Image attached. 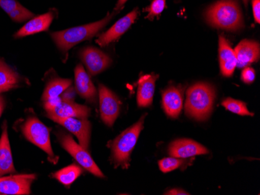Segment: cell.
Returning <instances> with one entry per match:
<instances>
[{
	"instance_id": "obj_1",
	"label": "cell",
	"mask_w": 260,
	"mask_h": 195,
	"mask_svg": "<svg viewBox=\"0 0 260 195\" xmlns=\"http://www.w3.org/2000/svg\"><path fill=\"white\" fill-rule=\"evenodd\" d=\"M206 20L212 27L238 31L244 27L243 17L236 0H219L206 11Z\"/></svg>"
},
{
	"instance_id": "obj_2",
	"label": "cell",
	"mask_w": 260,
	"mask_h": 195,
	"mask_svg": "<svg viewBox=\"0 0 260 195\" xmlns=\"http://www.w3.org/2000/svg\"><path fill=\"white\" fill-rule=\"evenodd\" d=\"M215 97L213 86L206 83L194 84L187 91L185 113L197 121L207 120L213 110Z\"/></svg>"
},
{
	"instance_id": "obj_3",
	"label": "cell",
	"mask_w": 260,
	"mask_h": 195,
	"mask_svg": "<svg viewBox=\"0 0 260 195\" xmlns=\"http://www.w3.org/2000/svg\"><path fill=\"white\" fill-rule=\"evenodd\" d=\"M146 116V114L142 116L137 123L122 132L108 145L111 148V158L115 167L121 166L122 168L127 169L129 167L130 155L137 144L140 132L144 129Z\"/></svg>"
},
{
	"instance_id": "obj_4",
	"label": "cell",
	"mask_w": 260,
	"mask_h": 195,
	"mask_svg": "<svg viewBox=\"0 0 260 195\" xmlns=\"http://www.w3.org/2000/svg\"><path fill=\"white\" fill-rule=\"evenodd\" d=\"M112 17L113 14H109L100 21L73 27L62 31L54 32L51 33V36L61 52L67 53L71 48L77 44L83 41L88 40L95 35L98 32L100 31L109 23Z\"/></svg>"
},
{
	"instance_id": "obj_5",
	"label": "cell",
	"mask_w": 260,
	"mask_h": 195,
	"mask_svg": "<svg viewBox=\"0 0 260 195\" xmlns=\"http://www.w3.org/2000/svg\"><path fill=\"white\" fill-rule=\"evenodd\" d=\"M22 132L27 140L42 148L49 155V160L56 164L58 158L52 150L50 140V129L37 118H28L20 126Z\"/></svg>"
},
{
	"instance_id": "obj_6",
	"label": "cell",
	"mask_w": 260,
	"mask_h": 195,
	"mask_svg": "<svg viewBox=\"0 0 260 195\" xmlns=\"http://www.w3.org/2000/svg\"><path fill=\"white\" fill-rule=\"evenodd\" d=\"M56 135L58 137V142L61 144L62 148L72 155L82 167H84L85 170L96 177H105L103 173L101 171L90 154L87 152V149L77 144L71 135L62 131H59Z\"/></svg>"
},
{
	"instance_id": "obj_7",
	"label": "cell",
	"mask_w": 260,
	"mask_h": 195,
	"mask_svg": "<svg viewBox=\"0 0 260 195\" xmlns=\"http://www.w3.org/2000/svg\"><path fill=\"white\" fill-rule=\"evenodd\" d=\"M44 107L47 112V117L52 119H65L69 118L87 119L90 114V109L87 106L80 105L74 100L59 98L51 103H45Z\"/></svg>"
},
{
	"instance_id": "obj_8",
	"label": "cell",
	"mask_w": 260,
	"mask_h": 195,
	"mask_svg": "<svg viewBox=\"0 0 260 195\" xmlns=\"http://www.w3.org/2000/svg\"><path fill=\"white\" fill-rule=\"evenodd\" d=\"M99 104L102 121L105 125L112 127L120 112V100L109 88L100 84Z\"/></svg>"
},
{
	"instance_id": "obj_9",
	"label": "cell",
	"mask_w": 260,
	"mask_h": 195,
	"mask_svg": "<svg viewBox=\"0 0 260 195\" xmlns=\"http://www.w3.org/2000/svg\"><path fill=\"white\" fill-rule=\"evenodd\" d=\"M35 174H20L0 177V194H30Z\"/></svg>"
},
{
	"instance_id": "obj_10",
	"label": "cell",
	"mask_w": 260,
	"mask_h": 195,
	"mask_svg": "<svg viewBox=\"0 0 260 195\" xmlns=\"http://www.w3.org/2000/svg\"><path fill=\"white\" fill-rule=\"evenodd\" d=\"M80 58L87 66L90 75H96L103 72L112 62L109 55L93 47L83 49L80 52Z\"/></svg>"
},
{
	"instance_id": "obj_11",
	"label": "cell",
	"mask_w": 260,
	"mask_h": 195,
	"mask_svg": "<svg viewBox=\"0 0 260 195\" xmlns=\"http://www.w3.org/2000/svg\"><path fill=\"white\" fill-rule=\"evenodd\" d=\"M54 122L62 125L64 128L72 132L77 136L83 148L87 149L90 142V129L91 125L87 119L78 118H69L65 119H55Z\"/></svg>"
},
{
	"instance_id": "obj_12",
	"label": "cell",
	"mask_w": 260,
	"mask_h": 195,
	"mask_svg": "<svg viewBox=\"0 0 260 195\" xmlns=\"http://www.w3.org/2000/svg\"><path fill=\"white\" fill-rule=\"evenodd\" d=\"M138 14V9L136 8L135 10H133L132 12H130L129 14L118 20L109 30L99 36L96 42L100 45L101 47H105L114 41L117 40L133 25L136 19L137 18Z\"/></svg>"
},
{
	"instance_id": "obj_13",
	"label": "cell",
	"mask_w": 260,
	"mask_h": 195,
	"mask_svg": "<svg viewBox=\"0 0 260 195\" xmlns=\"http://www.w3.org/2000/svg\"><path fill=\"white\" fill-rule=\"evenodd\" d=\"M209 151L206 147L191 139H178L171 143L169 148V154L171 157L185 159L204 155Z\"/></svg>"
},
{
	"instance_id": "obj_14",
	"label": "cell",
	"mask_w": 260,
	"mask_h": 195,
	"mask_svg": "<svg viewBox=\"0 0 260 195\" xmlns=\"http://www.w3.org/2000/svg\"><path fill=\"white\" fill-rule=\"evenodd\" d=\"M162 104L165 113L172 119H177L182 111L183 90L180 87H169L162 94Z\"/></svg>"
},
{
	"instance_id": "obj_15",
	"label": "cell",
	"mask_w": 260,
	"mask_h": 195,
	"mask_svg": "<svg viewBox=\"0 0 260 195\" xmlns=\"http://www.w3.org/2000/svg\"><path fill=\"white\" fill-rule=\"evenodd\" d=\"M234 51L239 68L246 67L259 59V44L254 41H242Z\"/></svg>"
},
{
	"instance_id": "obj_16",
	"label": "cell",
	"mask_w": 260,
	"mask_h": 195,
	"mask_svg": "<svg viewBox=\"0 0 260 195\" xmlns=\"http://www.w3.org/2000/svg\"><path fill=\"white\" fill-rule=\"evenodd\" d=\"M219 59L222 75L232 76L237 66V59L229 41L223 36L219 38Z\"/></svg>"
},
{
	"instance_id": "obj_17",
	"label": "cell",
	"mask_w": 260,
	"mask_h": 195,
	"mask_svg": "<svg viewBox=\"0 0 260 195\" xmlns=\"http://www.w3.org/2000/svg\"><path fill=\"white\" fill-rule=\"evenodd\" d=\"M75 84L76 90L80 97L90 103H95L97 90L81 64H79L75 68Z\"/></svg>"
},
{
	"instance_id": "obj_18",
	"label": "cell",
	"mask_w": 260,
	"mask_h": 195,
	"mask_svg": "<svg viewBox=\"0 0 260 195\" xmlns=\"http://www.w3.org/2000/svg\"><path fill=\"white\" fill-rule=\"evenodd\" d=\"M159 75L155 74H148L140 77L137 97L139 107H147L151 105L155 90V83Z\"/></svg>"
},
{
	"instance_id": "obj_19",
	"label": "cell",
	"mask_w": 260,
	"mask_h": 195,
	"mask_svg": "<svg viewBox=\"0 0 260 195\" xmlns=\"http://www.w3.org/2000/svg\"><path fill=\"white\" fill-rule=\"evenodd\" d=\"M2 129V135L0 138V177L15 172L6 121L3 124Z\"/></svg>"
},
{
	"instance_id": "obj_20",
	"label": "cell",
	"mask_w": 260,
	"mask_h": 195,
	"mask_svg": "<svg viewBox=\"0 0 260 195\" xmlns=\"http://www.w3.org/2000/svg\"><path fill=\"white\" fill-rule=\"evenodd\" d=\"M52 20H53V14L52 13H47L43 15L35 17L27 22L25 25L19 30L14 37H25V36L32 35L35 33L47 30L52 24Z\"/></svg>"
},
{
	"instance_id": "obj_21",
	"label": "cell",
	"mask_w": 260,
	"mask_h": 195,
	"mask_svg": "<svg viewBox=\"0 0 260 195\" xmlns=\"http://www.w3.org/2000/svg\"><path fill=\"white\" fill-rule=\"evenodd\" d=\"M71 84L72 81L68 79H55L51 80L47 85L42 95V101L44 104L58 100L61 94L71 86Z\"/></svg>"
},
{
	"instance_id": "obj_22",
	"label": "cell",
	"mask_w": 260,
	"mask_h": 195,
	"mask_svg": "<svg viewBox=\"0 0 260 195\" xmlns=\"http://www.w3.org/2000/svg\"><path fill=\"white\" fill-rule=\"evenodd\" d=\"M20 76L4 60H0V88L6 91L16 88L20 83Z\"/></svg>"
},
{
	"instance_id": "obj_23",
	"label": "cell",
	"mask_w": 260,
	"mask_h": 195,
	"mask_svg": "<svg viewBox=\"0 0 260 195\" xmlns=\"http://www.w3.org/2000/svg\"><path fill=\"white\" fill-rule=\"evenodd\" d=\"M82 173L83 170L77 164H72L57 171L54 174L53 177L66 187H70V184L74 183Z\"/></svg>"
},
{
	"instance_id": "obj_24",
	"label": "cell",
	"mask_w": 260,
	"mask_h": 195,
	"mask_svg": "<svg viewBox=\"0 0 260 195\" xmlns=\"http://www.w3.org/2000/svg\"><path fill=\"white\" fill-rule=\"evenodd\" d=\"M222 105L229 111L237 113L242 116H253V113L247 108L246 104L240 100L232 98H227L222 102Z\"/></svg>"
},
{
	"instance_id": "obj_25",
	"label": "cell",
	"mask_w": 260,
	"mask_h": 195,
	"mask_svg": "<svg viewBox=\"0 0 260 195\" xmlns=\"http://www.w3.org/2000/svg\"><path fill=\"white\" fill-rule=\"evenodd\" d=\"M185 163L183 159L173 157H168L159 161V168L163 173H169L182 167Z\"/></svg>"
},
{
	"instance_id": "obj_26",
	"label": "cell",
	"mask_w": 260,
	"mask_h": 195,
	"mask_svg": "<svg viewBox=\"0 0 260 195\" xmlns=\"http://www.w3.org/2000/svg\"><path fill=\"white\" fill-rule=\"evenodd\" d=\"M10 17L12 20L16 22H23L27 20H30L34 17V14L30 12L28 10L20 6L17 10L10 13Z\"/></svg>"
},
{
	"instance_id": "obj_27",
	"label": "cell",
	"mask_w": 260,
	"mask_h": 195,
	"mask_svg": "<svg viewBox=\"0 0 260 195\" xmlns=\"http://www.w3.org/2000/svg\"><path fill=\"white\" fill-rule=\"evenodd\" d=\"M165 1L166 0H153L148 9V17L153 18L161 14L165 8Z\"/></svg>"
},
{
	"instance_id": "obj_28",
	"label": "cell",
	"mask_w": 260,
	"mask_h": 195,
	"mask_svg": "<svg viewBox=\"0 0 260 195\" xmlns=\"http://www.w3.org/2000/svg\"><path fill=\"white\" fill-rule=\"evenodd\" d=\"M20 6L16 0H0V7L8 14L17 10Z\"/></svg>"
},
{
	"instance_id": "obj_29",
	"label": "cell",
	"mask_w": 260,
	"mask_h": 195,
	"mask_svg": "<svg viewBox=\"0 0 260 195\" xmlns=\"http://www.w3.org/2000/svg\"><path fill=\"white\" fill-rule=\"evenodd\" d=\"M242 81L245 84H250L254 82L255 79V72L253 68L251 67H246L244 68L242 72V76H241Z\"/></svg>"
},
{
	"instance_id": "obj_30",
	"label": "cell",
	"mask_w": 260,
	"mask_h": 195,
	"mask_svg": "<svg viewBox=\"0 0 260 195\" xmlns=\"http://www.w3.org/2000/svg\"><path fill=\"white\" fill-rule=\"evenodd\" d=\"M252 12L255 21L260 23V0H252Z\"/></svg>"
},
{
	"instance_id": "obj_31",
	"label": "cell",
	"mask_w": 260,
	"mask_h": 195,
	"mask_svg": "<svg viewBox=\"0 0 260 195\" xmlns=\"http://www.w3.org/2000/svg\"><path fill=\"white\" fill-rule=\"evenodd\" d=\"M75 97V90H74V87H70L62 93L60 98L64 99V100H74V97Z\"/></svg>"
},
{
	"instance_id": "obj_32",
	"label": "cell",
	"mask_w": 260,
	"mask_h": 195,
	"mask_svg": "<svg viewBox=\"0 0 260 195\" xmlns=\"http://www.w3.org/2000/svg\"><path fill=\"white\" fill-rule=\"evenodd\" d=\"M166 194H175V195L183 194V195H185V194H188V193H187V192H185V190H182V189L175 188V189H172V190H171L170 191L168 192V193H166Z\"/></svg>"
},
{
	"instance_id": "obj_33",
	"label": "cell",
	"mask_w": 260,
	"mask_h": 195,
	"mask_svg": "<svg viewBox=\"0 0 260 195\" xmlns=\"http://www.w3.org/2000/svg\"><path fill=\"white\" fill-rule=\"evenodd\" d=\"M5 100L2 95H0V117L2 115L3 112H4V108H5Z\"/></svg>"
},
{
	"instance_id": "obj_34",
	"label": "cell",
	"mask_w": 260,
	"mask_h": 195,
	"mask_svg": "<svg viewBox=\"0 0 260 195\" xmlns=\"http://www.w3.org/2000/svg\"><path fill=\"white\" fill-rule=\"evenodd\" d=\"M127 1H128V0H118V3H117L116 7H115V10H121V9L122 8V7H123L124 4H125V3L127 2Z\"/></svg>"
},
{
	"instance_id": "obj_35",
	"label": "cell",
	"mask_w": 260,
	"mask_h": 195,
	"mask_svg": "<svg viewBox=\"0 0 260 195\" xmlns=\"http://www.w3.org/2000/svg\"><path fill=\"white\" fill-rule=\"evenodd\" d=\"M243 1L244 4H245V7H248V4H249V0H242Z\"/></svg>"
},
{
	"instance_id": "obj_36",
	"label": "cell",
	"mask_w": 260,
	"mask_h": 195,
	"mask_svg": "<svg viewBox=\"0 0 260 195\" xmlns=\"http://www.w3.org/2000/svg\"><path fill=\"white\" fill-rule=\"evenodd\" d=\"M4 92H6V90H4V89L0 88V94H1V93H4Z\"/></svg>"
}]
</instances>
